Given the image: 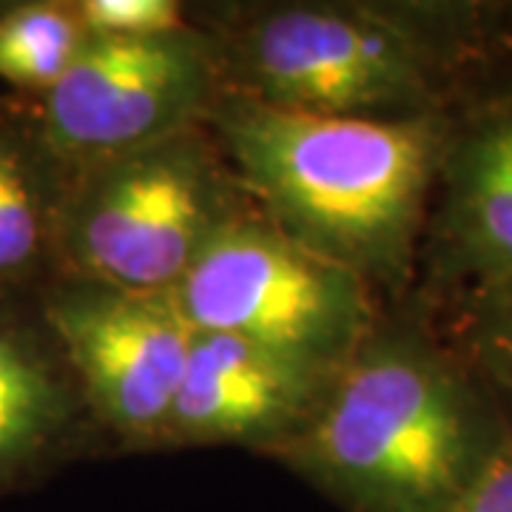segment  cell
Masks as SVG:
<instances>
[{
	"mask_svg": "<svg viewBox=\"0 0 512 512\" xmlns=\"http://www.w3.org/2000/svg\"><path fill=\"white\" fill-rule=\"evenodd\" d=\"M225 134L282 234L356 274L402 259L436 157L427 123L245 100L228 111Z\"/></svg>",
	"mask_w": 512,
	"mask_h": 512,
	"instance_id": "1",
	"label": "cell"
},
{
	"mask_svg": "<svg viewBox=\"0 0 512 512\" xmlns=\"http://www.w3.org/2000/svg\"><path fill=\"white\" fill-rule=\"evenodd\" d=\"M484 453L450 373L396 348L345 365L313 419L305 464L353 512H444Z\"/></svg>",
	"mask_w": 512,
	"mask_h": 512,
	"instance_id": "2",
	"label": "cell"
},
{
	"mask_svg": "<svg viewBox=\"0 0 512 512\" xmlns=\"http://www.w3.org/2000/svg\"><path fill=\"white\" fill-rule=\"evenodd\" d=\"M194 333H228L328 373L370 325L356 271L276 225L225 220L168 296Z\"/></svg>",
	"mask_w": 512,
	"mask_h": 512,
	"instance_id": "3",
	"label": "cell"
},
{
	"mask_svg": "<svg viewBox=\"0 0 512 512\" xmlns=\"http://www.w3.org/2000/svg\"><path fill=\"white\" fill-rule=\"evenodd\" d=\"M83 168L55 211L66 259L97 288L171 296L228 220L208 157L174 134Z\"/></svg>",
	"mask_w": 512,
	"mask_h": 512,
	"instance_id": "4",
	"label": "cell"
},
{
	"mask_svg": "<svg viewBox=\"0 0 512 512\" xmlns=\"http://www.w3.org/2000/svg\"><path fill=\"white\" fill-rule=\"evenodd\" d=\"M242 60L259 103L302 114L373 117L419 103L427 89L410 37L336 9H282L259 20Z\"/></svg>",
	"mask_w": 512,
	"mask_h": 512,
	"instance_id": "5",
	"label": "cell"
},
{
	"mask_svg": "<svg viewBox=\"0 0 512 512\" xmlns=\"http://www.w3.org/2000/svg\"><path fill=\"white\" fill-rule=\"evenodd\" d=\"M205 60L183 35L89 37L46 92L43 140L89 165L174 137L205 94Z\"/></svg>",
	"mask_w": 512,
	"mask_h": 512,
	"instance_id": "6",
	"label": "cell"
},
{
	"mask_svg": "<svg viewBox=\"0 0 512 512\" xmlns=\"http://www.w3.org/2000/svg\"><path fill=\"white\" fill-rule=\"evenodd\" d=\"M49 319L100 413L128 436L168 433L194 330L168 296H66Z\"/></svg>",
	"mask_w": 512,
	"mask_h": 512,
	"instance_id": "7",
	"label": "cell"
},
{
	"mask_svg": "<svg viewBox=\"0 0 512 512\" xmlns=\"http://www.w3.org/2000/svg\"><path fill=\"white\" fill-rule=\"evenodd\" d=\"M313 367L228 333H194L168 433L225 441L268 436L313 399Z\"/></svg>",
	"mask_w": 512,
	"mask_h": 512,
	"instance_id": "8",
	"label": "cell"
},
{
	"mask_svg": "<svg viewBox=\"0 0 512 512\" xmlns=\"http://www.w3.org/2000/svg\"><path fill=\"white\" fill-rule=\"evenodd\" d=\"M453 217L467 254L495 288L512 285V109L498 111L461 146Z\"/></svg>",
	"mask_w": 512,
	"mask_h": 512,
	"instance_id": "9",
	"label": "cell"
},
{
	"mask_svg": "<svg viewBox=\"0 0 512 512\" xmlns=\"http://www.w3.org/2000/svg\"><path fill=\"white\" fill-rule=\"evenodd\" d=\"M66 413L55 370L20 336L0 330V476L52 439Z\"/></svg>",
	"mask_w": 512,
	"mask_h": 512,
	"instance_id": "10",
	"label": "cell"
},
{
	"mask_svg": "<svg viewBox=\"0 0 512 512\" xmlns=\"http://www.w3.org/2000/svg\"><path fill=\"white\" fill-rule=\"evenodd\" d=\"M55 237L35 154L0 128V285L26 276Z\"/></svg>",
	"mask_w": 512,
	"mask_h": 512,
	"instance_id": "11",
	"label": "cell"
},
{
	"mask_svg": "<svg viewBox=\"0 0 512 512\" xmlns=\"http://www.w3.org/2000/svg\"><path fill=\"white\" fill-rule=\"evenodd\" d=\"M89 40L77 9L20 6L0 15V80L49 92Z\"/></svg>",
	"mask_w": 512,
	"mask_h": 512,
	"instance_id": "12",
	"label": "cell"
},
{
	"mask_svg": "<svg viewBox=\"0 0 512 512\" xmlns=\"http://www.w3.org/2000/svg\"><path fill=\"white\" fill-rule=\"evenodd\" d=\"M89 37H165L180 32V6L168 0H89L77 6Z\"/></svg>",
	"mask_w": 512,
	"mask_h": 512,
	"instance_id": "13",
	"label": "cell"
},
{
	"mask_svg": "<svg viewBox=\"0 0 512 512\" xmlns=\"http://www.w3.org/2000/svg\"><path fill=\"white\" fill-rule=\"evenodd\" d=\"M444 512H512V439L487 447L473 476Z\"/></svg>",
	"mask_w": 512,
	"mask_h": 512,
	"instance_id": "14",
	"label": "cell"
},
{
	"mask_svg": "<svg viewBox=\"0 0 512 512\" xmlns=\"http://www.w3.org/2000/svg\"><path fill=\"white\" fill-rule=\"evenodd\" d=\"M478 359L512 390V285L495 288L476 325Z\"/></svg>",
	"mask_w": 512,
	"mask_h": 512,
	"instance_id": "15",
	"label": "cell"
}]
</instances>
